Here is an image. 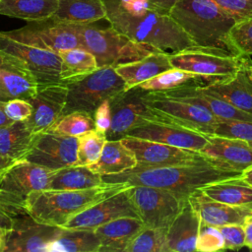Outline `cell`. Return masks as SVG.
<instances>
[{"mask_svg":"<svg viewBox=\"0 0 252 252\" xmlns=\"http://www.w3.org/2000/svg\"><path fill=\"white\" fill-rule=\"evenodd\" d=\"M106 20L112 28L137 42L173 53L195 44L169 12L149 0H102Z\"/></svg>","mask_w":252,"mask_h":252,"instance_id":"1","label":"cell"},{"mask_svg":"<svg viewBox=\"0 0 252 252\" xmlns=\"http://www.w3.org/2000/svg\"><path fill=\"white\" fill-rule=\"evenodd\" d=\"M128 135L197 152L208 143V135L175 124L149 119H144Z\"/></svg>","mask_w":252,"mask_h":252,"instance_id":"18","label":"cell"},{"mask_svg":"<svg viewBox=\"0 0 252 252\" xmlns=\"http://www.w3.org/2000/svg\"><path fill=\"white\" fill-rule=\"evenodd\" d=\"M14 121L12 119L9 118V116L6 114L5 111V101L0 100V127L3 126H7L11 123H13Z\"/></svg>","mask_w":252,"mask_h":252,"instance_id":"50","label":"cell"},{"mask_svg":"<svg viewBox=\"0 0 252 252\" xmlns=\"http://www.w3.org/2000/svg\"><path fill=\"white\" fill-rule=\"evenodd\" d=\"M114 68L125 81V91H127L171 69L172 66L169 61V53L158 51L133 62L116 65Z\"/></svg>","mask_w":252,"mask_h":252,"instance_id":"27","label":"cell"},{"mask_svg":"<svg viewBox=\"0 0 252 252\" xmlns=\"http://www.w3.org/2000/svg\"><path fill=\"white\" fill-rule=\"evenodd\" d=\"M51 19L66 24H93L106 19L102 0H59Z\"/></svg>","mask_w":252,"mask_h":252,"instance_id":"29","label":"cell"},{"mask_svg":"<svg viewBox=\"0 0 252 252\" xmlns=\"http://www.w3.org/2000/svg\"><path fill=\"white\" fill-rule=\"evenodd\" d=\"M241 57L242 55L224 50L198 46L169 53V61L172 68L201 76L206 85L232 76L241 62Z\"/></svg>","mask_w":252,"mask_h":252,"instance_id":"9","label":"cell"},{"mask_svg":"<svg viewBox=\"0 0 252 252\" xmlns=\"http://www.w3.org/2000/svg\"><path fill=\"white\" fill-rule=\"evenodd\" d=\"M169 15L195 46L236 54L229 40V32L237 21L214 0H177Z\"/></svg>","mask_w":252,"mask_h":252,"instance_id":"3","label":"cell"},{"mask_svg":"<svg viewBox=\"0 0 252 252\" xmlns=\"http://www.w3.org/2000/svg\"><path fill=\"white\" fill-rule=\"evenodd\" d=\"M106 141V135L95 129L78 136L77 161L75 165L89 166L97 161Z\"/></svg>","mask_w":252,"mask_h":252,"instance_id":"37","label":"cell"},{"mask_svg":"<svg viewBox=\"0 0 252 252\" xmlns=\"http://www.w3.org/2000/svg\"><path fill=\"white\" fill-rule=\"evenodd\" d=\"M62 59V83L92 73L98 68L93 53L83 47H74L58 52Z\"/></svg>","mask_w":252,"mask_h":252,"instance_id":"36","label":"cell"},{"mask_svg":"<svg viewBox=\"0 0 252 252\" xmlns=\"http://www.w3.org/2000/svg\"><path fill=\"white\" fill-rule=\"evenodd\" d=\"M212 135L239 139L252 147V121L220 119L214 127Z\"/></svg>","mask_w":252,"mask_h":252,"instance_id":"41","label":"cell"},{"mask_svg":"<svg viewBox=\"0 0 252 252\" xmlns=\"http://www.w3.org/2000/svg\"><path fill=\"white\" fill-rule=\"evenodd\" d=\"M68 94L62 115L86 111L94 115L96 107L125 91V81L114 66H101L85 76L65 81Z\"/></svg>","mask_w":252,"mask_h":252,"instance_id":"6","label":"cell"},{"mask_svg":"<svg viewBox=\"0 0 252 252\" xmlns=\"http://www.w3.org/2000/svg\"><path fill=\"white\" fill-rule=\"evenodd\" d=\"M15 161L12 159H9L5 157H3L0 154V173H2L4 170H6L10 165H12Z\"/></svg>","mask_w":252,"mask_h":252,"instance_id":"51","label":"cell"},{"mask_svg":"<svg viewBox=\"0 0 252 252\" xmlns=\"http://www.w3.org/2000/svg\"><path fill=\"white\" fill-rule=\"evenodd\" d=\"M52 172L27 159L15 161L0 173V206L13 216L25 214L28 197L47 189Z\"/></svg>","mask_w":252,"mask_h":252,"instance_id":"8","label":"cell"},{"mask_svg":"<svg viewBox=\"0 0 252 252\" xmlns=\"http://www.w3.org/2000/svg\"><path fill=\"white\" fill-rule=\"evenodd\" d=\"M123 144L133 151L137 165L141 166H173L200 162L207 158L197 151L178 148L147 139L126 135L121 139Z\"/></svg>","mask_w":252,"mask_h":252,"instance_id":"14","label":"cell"},{"mask_svg":"<svg viewBox=\"0 0 252 252\" xmlns=\"http://www.w3.org/2000/svg\"><path fill=\"white\" fill-rule=\"evenodd\" d=\"M14 223V216L0 206V227L10 230Z\"/></svg>","mask_w":252,"mask_h":252,"instance_id":"48","label":"cell"},{"mask_svg":"<svg viewBox=\"0 0 252 252\" xmlns=\"http://www.w3.org/2000/svg\"><path fill=\"white\" fill-rule=\"evenodd\" d=\"M145 226L139 218L122 217L103 223L94 229L99 240L98 252L126 251L131 240Z\"/></svg>","mask_w":252,"mask_h":252,"instance_id":"26","label":"cell"},{"mask_svg":"<svg viewBox=\"0 0 252 252\" xmlns=\"http://www.w3.org/2000/svg\"><path fill=\"white\" fill-rule=\"evenodd\" d=\"M237 22L252 17V0H214Z\"/></svg>","mask_w":252,"mask_h":252,"instance_id":"44","label":"cell"},{"mask_svg":"<svg viewBox=\"0 0 252 252\" xmlns=\"http://www.w3.org/2000/svg\"><path fill=\"white\" fill-rule=\"evenodd\" d=\"M224 250L223 236L218 226L201 222L196 251L198 252H216Z\"/></svg>","mask_w":252,"mask_h":252,"instance_id":"42","label":"cell"},{"mask_svg":"<svg viewBox=\"0 0 252 252\" xmlns=\"http://www.w3.org/2000/svg\"><path fill=\"white\" fill-rule=\"evenodd\" d=\"M201 190L216 201L252 208V186L240 176L209 184Z\"/></svg>","mask_w":252,"mask_h":252,"instance_id":"33","label":"cell"},{"mask_svg":"<svg viewBox=\"0 0 252 252\" xmlns=\"http://www.w3.org/2000/svg\"><path fill=\"white\" fill-rule=\"evenodd\" d=\"M176 1L177 0H149V2L152 5L166 12H169V10L171 9V7L174 5Z\"/></svg>","mask_w":252,"mask_h":252,"instance_id":"49","label":"cell"},{"mask_svg":"<svg viewBox=\"0 0 252 252\" xmlns=\"http://www.w3.org/2000/svg\"><path fill=\"white\" fill-rule=\"evenodd\" d=\"M0 50L13 54L27 63L39 86L62 83V59L58 53L28 44L0 32Z\"/></svg>","mask_w":252,"mask_h":252,"instance_id":"13","label":"cell"},{"mask_svg":"<svg viewBox=\"0 0 252 252\" xmlns=\"http://www.w3.org/2000/svg\"><path fill=\"white\" fill-rule=\"evenodd\" d=\"M99 246L94 230L60 227L46 252H98Z\"/></svg>","mask_w":252,"mask_h":252,"instance_id":"34","label":"cell"},{"mask_svg":"<svg viewBox=\"0 0 252 252\" xmlns=\"http://www.w3.org/2000/svg\"><path fill=\"white\" fill-rule=\"evenodd\" d=\"M59 228L38 222L28 213L16 215L7 233L4 252H46Z\"/></svg>","mask_w":252,"mask_h":252,"instance_id":"16","label":"cell"},{"mask_svg":"<svg viewBox=\"0 0 252 252\" xmlns=\"http://www.w3.org/2000/svg\"><path fill=\"white\" fill-rule=\"evenodd\" d=\"M67 94L64 83L47 84L39 86L36 94L28 99L32 105V113L27 124L34 135L49 130L61 116Z\"/></svg>","mask_w":252,"mask_h":252,"instance_id":"19","label":"cell"},{"mask_svg":"<svg viewBox=\"0 0 252 252\" xmlns=\"http://www.w3.org/2000/svg\"><path fill=\"white\" fill-rule=\"evenodd\" d=\"M188 201L203 222L218 227L230 223L242 224L252 215L251 207L233 206L216 201L201 189L189 195Z\"/></svg>","mask_w":252,"mask_h":252,"instance_id":"23","label":"cell"},{"mask_svg":"<svg viewBox=\"0 0 252 252\" xmlns=\"http://www.w3.org/2000/svg\"><path fill=\"white\" fill-rule=\"evenodd\" d=\"M141 99L149 108L145 119L175 124L204 135H212L215 125L220 121L203 106L169 97L158 92L143 91Z\"/></svg>","mask_w":252,"mask_h":252,"instance_id":"7","label":"cell"},{"mask_svg":"<svg viewBox=\"0 0 252 252\" xmlns=\"http://www.w3.org/2000/svg\"><path fill=\"white\" fill-rule=\"evenodd\" d=\"M234 107L252 114V60L242 55L235 73L227 79L202 86Z\"/></svg>","mask_w":252,"mask_h":252,"instance_id":"21","label":"cell"},{"mask_svg":"<svg viewBox=\"0 0 252 252\" xmlns=\"http://www.w3.org/2000/svg\"><path fill=\"white\" fill-rule=\"evenodd\" d=\"M137 158L132 150L120 140H107L97 161L89 165L101 176L118 174L137 165Z\"/></svg>","mask_w":252,"mask_h":252,"instance_id":"28","label":"cell"},{"mask_svg":"<svg viewBox=\"0 0 252 252\" xmlns=\"http://www.w3.org/2000/svg\"><path fill=\"white\" fill-rule=\"evenodd\" d=\"M130 195L145 226L165 230L188 200L165 189L143 185L130 186Z\"/></svg>","mask_w":252,"mask_h":252,"instance_id":"10","label":"cell"},{"mask_svg":"<svg viewBox=\"0 0 252 252\" xmlns=\"http://www.w3.org/2000/svg\"><path fill=\"white\" fill-rule=\"evenodd\" d=\"M200 153L212 163L240 173L252 165V147L239 139L208 135Z\"/></svg>","mask_w":252,"mask_h":252,"instance_id":"22","label":"cell"},{"mask_svg":"<svg viewBox=\"0 0 252 252\" xmlns=\"http://www.w3.org/2000/svg\"><path fill=\"white\" fill-rule=\"evenodd\" d=\"M59 0H0V15L27 22L51 18L56 12Z\"/></svg>","mask_w":252,"mask_h":252,"instance_id":"32","label":"cell"},{"mask_svg":"<svg viewBox=\"0 0 252 252\" xmlns=\"http://www.w3.org/2000/svg\"><path fill=\"white\" fill-rule=\"evenodd\" d=\"M143 90L132 88L109 99L111 110V124L106 132L107 140H120L148 114L149 108L142 101Z\"/></svg>","mask_w":252,"mask_h":252,"instance_id":"20","label":"cell"},{"mask_svg":"<svg viewBox=\"0 0 252 252\" xmlns=\"http://www.w3.org/2000/svg\"><path fill=\"white\" fill-rule=\"evenodd\" d=\"M201 219L187 200L166 229L168 252H195Z\"/></svg>","mask_w":252,"mask_h":252,"instance_id":"25","label":"cell"},{"mask_svg":"<svg viewBox=\"0 0 252 252\" xmlns=\"http://www.w3.org/2000/svg\"><path fill=\"white\" fill-rule=\"evenodd\" d=\"M224 241V250H239L245 246V234L240 223H230L219 227Z\"/></svg>","mask_w":252,"mask_h":252,"instance_id":"43","label":"cell"},{"mask_svg":"<svg viewBox=\"0 0 252 252\" xmlns=\"http://www.w3.org/2000/svg\"><path fill=\"white\" fill-rule=\"evenodd\" d=\"M204 86L205 80L198 75L186 72L184 70L171 68L152 79H149L135 88L145 92H164L187 86Z\"/></svg>","mask_w":252,"mask_h":252,"instance_id":"35","label":"cell"},{"mask_svg":"<svg viewBox=\"0 0 252 252\" xmlns=\"http://www.w3.org/2000/svg\"><path fill=\"white\" fill-rule=\"evenodd\" d=\"M34 134L27 121H14L0 127V154L14 161L24 159L28 154Z\"/></svg>","mask_w":252,"mask_h":252,"instance_id":"31","label":"cell"},{"mask_svg":"<svg viewBox=\"0 0 252 252\" xmlns=\"http://www.w3.org/2000/svg\"><path fill=\"white\" fill-rule=\"evenodd\" d=\"M10 37L58 53L61 50L81 47L79 35L72 24L57 22L51 18L28 22L23 28L4 32Z\"/></svg>","mask_w":252,"mask_h":252,"instance_id":"11","label":"cell"},{"mask_svg":"<svg viewBox=\"0 0 252 252\" xmlns=\"http://www.w3.org/2000/svg\"><path fill=\"white\" fill-rule=\"evenodd\" d=\"M39 88V83L25 61L0 50V100L29 99Z\"/></svg>","mask_w":252,"mask_h":252,"instance_id":"17","label":"cell"},{"mask_svg":"<svg viewBox=\"0 0 252 252\" xmlns=\"http://www.w3.org/2000/svg\"><path fill=\"white\" fill-rule=\"evenodd\" d=\"M72 25L79 35L81 47L94 55L98 67H115L161 51L149 44L132 40L111 26L98 28L93 24Z\"/></svg>","mask_w":252,"mask_h":252,"instance_id":"5","label":"cell"},{"mask_svg":"<svg viewBox=\"0 0 252 252\" xmlns=\"http://www.w3.org/2000/svg\"><path fill=\"white\" fill-rule=\"evenodd\" d=\"M8 230L5 228L0 227V252H4L5 244H6V238H7Z\"/></svg>","mask_w":252,"mask_h":252,"instance_id":"53","label":"cell"},{"mask_svg":"<svg viewBox=\"0 0 252 252\" xmlns=\"http://www.w3.org/2000/svg\"><path fill=\"white\" fill-rule=\"evenodd\" d=\"M102 176L86 165H71L52 172L47 189L81 190L104 184Z\"/></svg>","mask_w":252,"mask_h":252,"instance_id":"30","label":"cell"},{"mask_svg":"<svg viewBox=\"0 0 252 252\" xmlns=\"http://www.w3.org/2000/svg\"><path fill=\"white\" fill-rule=\"evenodd\" d=\"M128 186L124 183H104L81 190L44 189L31 193L25 209L36 221L61 227L74 216Z\"/></svg>","mask_w":252,"mask_h":252,"instance_id":"4","label":"cell"},{"mask_svg":"<svg viewBox=\"0 0 252 252\" xmlns=\"http://www.w3.org/2000/svg\"><path fill=\"white\" fill-rule=\"evenodd\" d=\"M240 177L252 186V165L243 170Z\"/></svg>","mask_w":252,"mask_h":252,"instance_id":"52","label":"cell"},{"mask_svg":"<svg viewBox=\"0 0 252 252\" xmlns=\"http://www.w3.org/2000/svg\"><path fill=\"white\" fill-rule=\"evenodd\" d=\"M5 111L13 121H27L32 113V105L28 99L13 98L5 101Z\"/></svg>","mask_w":252,"mask_h":252,"instance_id":"45","label":"cell"},{"mask_svg":"<svg viewBox=\"0 0 252 252\" xmlns=\"http://www.w3.org/2000/svg\"><path fill=\"white\" fill-rule=\"evenodd\" d=\"M233 51L239 55H252V17L235 23L229 32Z\"/></svg>","mask_w":252,"mask_h":252,"instance_id":"40","label":"cell"},{"mask_svg":"<svg viewBox=\"0 0 252 252\" xmlns=\"http://www.w3.org/2000/svg\"><path fill=\"white\" fill-rule=\"evenodd\" d=\"M77 151L78 137L47 130L34 135L32 146L24 159L55 171L75 165Z\"/></svg>","mask_w":252,"mask_h":252,"instance_id":"12","label":"cell"},{"mask_svg":"<svg viewBox=\"0 0 252 252\" xmlns=\"http://www.w3.org/2000/svg\"><path fill=\"white\" fill-rule=\"evenodd\" d=\"M94 129L105 134L111 124V110L109 99L101 102L94 112Z\"/></svg>","mask_w":252,"mask_h":252,"instance_id":"46","label":"cell"},{"mask_svg":"<svg viewBox=\"0 0 252 252\" xmlns=\"http://www.w3.org/2000/svg\"><path fill=\"white\" fill-rule=\"evenodd\" d=\"M240 172L220 167L208 159L182 165L173 166H141L120 172L105 175V183H124L129 186H151L165 189L182 198H188L193 192L209 184L239 177Z\"/></svg>","mask_w":252,"mask_h":252,"instance_id":"2","label":"cell"},{"mask_svg":"<svg viewBox=\"0 0 252 252\" xmlns=\"http://www.w3.org/2000/svg\"><path fill=\"white\" fill-rule=\"evenodd\" d=\"M122 217L139 218L130 195V186L74 216L61 227L94 230L99 225Z\"/></svg>","mask_w":252,"mask_h":252,"instance_id":"15","label":"cell"},{"mask_svg":"<svg viewBox=\"0 0 252 252\" xmlns=\"http://www.w3.org/2000/svg\"><path fill=\"white\" fill-rule=\"evenodd\" d=\"M93 129H94V115L78 110L60 116L49 130L63 135L78 137Z\"/></svg>","mask_w":252,"mask_h":252,"instance_id":"38","label":"cell"},{"mask_svg":"<svg viewBox=\"0 0 252 252\" xmlns=\"http://www.w3.org/2000/svg\"><path fill=\"white\" fill-rule=\"evenodd\" d=\"M158 93L203 106L221 120L252 121V114L234 107L225 100L209 93L202 86H187Z\"/></svg>","mask_w":252,"mask_h":252,"instance_id":"24","label":"cell"},{"mask_svg":"<svg viewBox=\"0 0 252 252\" xmlns=\"http://www.w3.org/2000/svg\"><path fill=\"white\" fill-rule=\"evenodd\" d=\"M125 252H168L166 230L144 226L131 240Z\"/></svg>","mask_w":252,"mask_h":252,"instance_id":"39","label":"cell"},{"mask_svg":"<svg viewBox=\"0 0 252 252\" xmlns=\"http://www.w3.org/2000/svg\"><path fill=\"white\" fill-rule=\"evenodd\" d=\"M242 226L245 234V247L252 251V215L243 221Z\"/></svg>","mask_w":252,"mask_h":252,"instance_id":"47","label":"cell"}]
</instances>
